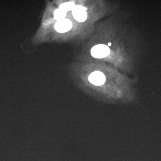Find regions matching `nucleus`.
Returning <instances> with one entry per match:
<instances>
[{
    "label": "nucleus",
    "instance_id": "3",
    "mask_svg": "<svg viewBox=\"0 0 161 161\" xmlns=\"http://www.w3.org/2000/svg\"><path fill=\"white\" fill-rule=\"evenodd\" d=\"M72 22L67 19L57 21L55 24L54 28L56 31L59 33H65L69 31L72 28Z\"/></svg>",
    "mask_w": 161,
    "mask_h": 161
},
{
    "label": "nucleus",
    "instance_id": "7",
    "mask_svg": "<svg viewBox=\"0 0 161 161\" xmlns=\"http://www.w3.org/2000/svg\"><path fill=\"white\" fill-rule=\"evenodd\" d=\"M108 45L109 46H111V45H112V43H108Z\"/></svg>",
    "mask_w": 161,
    "mask_h": 161
},
{
    "label": "nucleus",
    "instance_id": "5",
    "mask_svg": "<svg viewBox=\"0 0 161 161\" xmlns=\"http://www.w3.org/2000/svg\"><path fill=\"white\" fill-rule=\"evenodd\" d=\"M75 6V3L73 2H69L63 3L60 5L59 9H62L65 11L73 10Z\"/></svg>",
    "mask_w": 161,
    "mask_h": 161
},
{
    "label": "nucleus",
    "instance_id": "4",
    "mask_svg": "<svg viewBox=\"0 0 161 161\" xmlns=\"http://www.w3.org/2000/svg\"><path fill=\"white\" fill-rule=\"evenodd\" d=\"M89 80L95 86L102 85L105 82L106 78L103 73L99 71L92 73L89 77Z\"/></svg>",
    "mask_w": 161,
    "mask_h": 161
},
{
    "label": "nucleus",
    "instance_id": "6",
    "mask_svg": "<svg viewBox=\"0 0 161 161\" xmlns=\"http://www.w3.org/2000/svg\"><path fill=\"white\" fill-rule=\"evenodd\" d=\"M66 14V11L60 9H57L54 13L55 19L58 21L63 20L65 18Z\"/></svg>",
    "mask_w": 161,
    "mask_h": 161
},
{
    "label": "nucleus",
    "instance_id": "1",
    "mask_svg": "<svg viewBox=\"0 0 161 161\" xmlns=\"http://www.w3.org/2000/svg\"><path fill=\"white\" fill-rule=\"evenodd\" d=\"M110 53V48L104 44H98L93 47L91 50L92 57L98 59L108 57Z\"/></svg>",
    "mask_w": 161,
    "mask_h": 161
},
{
    "label": "nucleus",
    "instance_id": "2",
    "mask_svg": "<svg viewBox=\"0 0 161 161\" xmlns=\"http://www.w3.org/2000/svg\"><path fill=\"white\" fill-rule=\"evenodd\" d=\"M86 8L80 5L75 6L72 10V14L75 19L80 23H83L87 18Z\"/></svg>",
    "mask_w": 161,
    "mask_h": 161
}]
</instances>
